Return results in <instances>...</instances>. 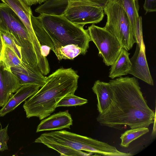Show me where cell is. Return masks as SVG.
<instances>
[{
  "instance_id": "obj_1",
  "label": "cell",
  "mask_w": 156,
  "mask_h": 156,
  "mask_svg": "<svg viewBox=\"0 0 156 156\" xmlns=\"http://www.w3.org/2000/svg\"><path fill=\"white\" fill-rule=\"evenodd\" d=\"M112 91L108 108L99 114L97 121L102 126L121 129L148 127L155 120V113L148 105L137 80L129 77L109 82Z\"/></svg>"
},
{
  "instance_id": "obj_2",
  "label": "cell",
  "mask_w": 156,
  "mask_h": 156,
  "mask_svg": "<svg viewBox=\"0 0 156 156\" xmlns=\"http://www.w3.org/2000/svg\"><path fill=\"white\" fill-rule=\"evenodd\" d=\"M79 77L71 68H59L46 77L44 85L25 101L23 107L27 117L42 120L49 116L64 96L74 94Z\"/></svg>"
},
{
  "instance_id": "obj_3",
  "label": "cell",
  "mask_w": 156,
  "mask_h": 156,
  "mask_svg": "<svg viewBox=\"0 0 156 156\" xmlns=\"http://www.w3.org/2000/svg\"><path fill=\"white\" fill-rule=\"evenodd\" d=\"M37 18L50 37L54 50L66 45L74 44L86 54L91 40L87 29H84L83 27L73 23L63 14L42 13Z\"/></svg>"
},
{
  "instance_id": "obj_4",
  "label": "cell",
  "mask_w": 156,
  "mask_h": 156,
  "mask_svg": "<svg viewBox=\"0 0 156 156\" xmlns=\"http://www.w3.org/2000/svg\"><path fill=\"white\" fill-rule=\"evenodd\" d=\"M34 142L55 143L79 151L107 156H121L123 152L108 144L66 130L42 134Z\"/></svg>"
},
{
  "instance_id": "obj_5",
  "label": "cell",
  "mask_w": 156,
  "mask_h": 156,
  "mask_svg": "<svg viewBox=\"0 0 156 156\" xmlns=\"http://www.w3.org/2000/svg\"><path fill=\"white\" fill-rule=\"evenodd\" d=\"M0 31L11 33L22 48V61L33 64L37 59L33 45L25 26L14 11L3 2L0 3Z\"/></svg>"
},
{
  "instance_id": "obj_6",
  "label": "cell",
  "mask_w": 156,
  "mask_h": 156,
  "mask_svg": "<svg viewBox=\"0 0 156 156\" xmlns=\"http://www.w3.org/2000/svg\"><path fill=\"white\" fill-rule=\"evenodd\" d=\"M107 16L104 28L115 36L127 51L135 43L128 16L123 9L110 0L103 8Z\"/></svg>"
},
{
  "instance_id": "obj_7",
  "label": "cell",
  "mask_w": 156,
  "mask_h": 156,
  "mask_svg": "<svg viewBox=\"0 0 156 156\" xmlns=\"http://www.w3.org/2000/svg\"><path fill=\"white\" fill-rule=\"evenodd\" d=\"M91 41L95 44L99 54L105 65L111 66L119 54L122 46L113 35L101 27L92 24L87 29Z\"/></svg>"
},
{
  "instance_id": "obj_8",
  "label": "cell",
  "mask_w": 156,
  "mask_h": 156,
  "mask_svg": "<svg viewBox=\"0 0 156 156\" xmlns=\"http://www.w3.org/2000/svg\"><path fill=\"white\" fill-rule=\"evenodd\" d=\"M62 14L73 23L84 27L99 23L104 12L103 8L91 5L87 0H72L68 1Z\"/></svg>"
},
{
  "instance_id": "obj_9",
  "label": "cell",
  "mask_w": 156,
  "mask_h": 156,
  "mask_svg": "<svg viewBox=\"0 0 156 156\" xmlns=\"http://www.w3.org/2000/svg\"><path fill=\"white\" fill-rule=\"evenodd\" d=\"M16 13L25 26L29 34L37 58L42 57L40 45L33 30L31 21L33 14L30 6L23 0H1Z\"/></svg>"
},
{
  "instance_id": "obj_10",
  "label": "cell",
  "mask_w": 156,
  "mask_h": 156,
  "mask_svg": "<svg viewBox=\"0 0 156 156\" xmlns=\"http://www.w3.org/2000/svg\"><path fill=\"white\" fill-rule=\"evenodd\" d=\"M130 60L131 66L128 74H131L148 84L153 86L154 81L146 59L144 40L140 45L136 44L135 51Z\"/></svg>"
},
{
  "instance_id": "obj_11",
  "label": "cell",
  "mask_w": 156,
  "mask_h": 156,
  "mask_svg": "<svg viewBox=\"0 0 156 156\" xmlns=\"http://www.w3.org/2000/svg\"><path fill=\"white\" fill-rule=\"evenodd\" d=\"M21 87L19 80L0 60V107H3L13 93Z\"/></svg>"
},
{
  "instance_id": "obj_12",
  "label": "cell",
  "mask_w": 156,
  "mask_h": 156,
  "mask_svg": "<svg viewBox=\"0 0 156 156\" xmlns=\"http://www.w3.org/2000/svg\"><path fill=\"white\" fill-rule=\"evenodd\" d=\"M22 66L11 68L12 73L18 79L21 86L25 84L37 85L40 87L45 84L44 76L37 64L30 65L23 62Z\"/></svg>"
},
{
  "instance_id": "obj_13",
  "label": "cell",
  "mask_w": 156,
  "mask_h": 156,
  "mask_svg": "<svg viewBox=\"0 0 156 156\" xmlns=\"http://www.w3.org/2000/svg\"><path fill=\"white\" fill-rule=\"evenodd\" d=\"M40 87L38 86L32 84L21 86L0 109V117L3 116L14 110L21 103L36 93Z\"/></svg>"
},
{
  "instance_id": "obj_14",
  "label": "cell",
  "mask_w": 156,
  "mask_h": 156,
  "mask_svg": "<svg viewBox=\"0 0 156 156\" xmlns=\"http://www.w3.org/2000/svg\"><path fill=\"white\" fill-rule=\"evenodd\" d=\"M73 119L68 110L60 112L43 120L37 126L36 132L44 131L70 129Z\"/></svg>"
},
{
  "instance_id": "obj_15",
  "label": "cell",
  "mask_w": 156,
  "mask_h": 156,
  "mask_svg": "<svg viewBox=\"0 0 156 156\" xmlns=\"http://www.w3.org/2000/svg\"><path fill=\"white\" fill-rule=\"evenodd\" d=\"M96 95L97 107L99 114H102L108 108L111 101L112 91L109 83L96 81L92 87Z\"/></svg>"
},
{
  "instance_id": "obj_16",
  "label": "cell",
  "mask_w": 156,
  "mask_h": 156,
  "mask_svg": "<svg viewBox=\"0 0 156 156\" xmlns=\"http://www.w3.org/2000/svg\"><path fill=\"white\" fill-rule=\"evenodd\" d=\"M130 54L123 48L116 60L111 65L109 77L112 79L128 74L131 64L129 58Z\"/></svg>"
},
{
  "instance_id": "obj_17",
  "label": "cell",
  "mask_w": 156,
  "mask_h": 156,
  "mask_svg": "<svg viewBox=\"0 0 156 156\" xmlns=\"http://www.w3.org/2000/svg\"><path fill=\"white\" fill-rule=\"evenodd\" d=\"M121 6L126 13L130 23L133 36L139 18L138 0H111Z\"/></svg>"
},
{
  "instance_id": "obj_18",
  "label": "cell",
  "mask_w": 156,
  "mask_h": 156,
  "mask_svg": "<svg viewBox=\"0 0 156 156\" xmlns=\"http://www.w3.org/2000/svg\"><path fill=\"white\" fill-rule=\"evenodd\" d=\"M32 27L41 47L47 46L53 51L54 47L53 43L48 34L41 24L37 17L32 14L31 17Z\"/></svg>"
},
{
  "instance_id": "obj_19",
  "label": "cell",
  "mask_w": 156,
  "mask_h": 156,
  "mask_svg": "<svg viewBox=\"0 0 156 156\" xmlns=\"http://www.w3.org/2000/svg\"><path fill=\"white\" fill-rule=\"evenodd\" d=\"M53 51L59 60L73 59L80 55H84L83 49L74 44H69L54 49Z\"/></svg>"
},
{
  "instance_id": "obj_20",
  "label": "cell",
  "mask_w": 156,
  "mask_h": 156,
  "mask_svg": "<svg viewBox=\"0 0 156 156\" xmlns=\"http://www.w3.org/2000/svg\"><path fill=\"white\" fill-rule=\"evenodd\" d=\"M2 48L0 60L2 61L6 67L9 69L22 66L23 62L20 60L16 53L6 45L2 41Z\"/></svg>"
},
{
  "instance_id": "obj_21",
  "label": "cell",
  "mask_w": 156,
  "mask_h": 156,
  "mask_svg": "<svg viewBox=\"0 0 156 156\" xmlns=\"http://www.w3.org/2000/svg\"><path fill=\"white\" fill-rule=\"evenodd\" d=\"M148 127H142L131 129L121 134L120 137L121 142L120 145L123 147H127L133 140L148 133Z\"/></svg>"
},
{
  "instance_id": "obj_22",
  "label": "cell",
  "mask_w": 156,
  "mask_h": 156,
  "mask_svg": "<svg viewBox=\"0 0 156 156\" xmlns=\"http://www.w3.org/2000/svg\"><path fill=\"white\" fill-rule=\"evenodd\" d=\"M44 144L58 151L60 154V156H86L92 155L94 153L90 152L86 153L81 151L76 150L68 147L55 143H46Z\"/></svg>"
},
{
  "instance_id": "obj_23",
  "label": "cell",
  "mask_w": 156,
  "mask_h": 156,
  "mask_svg": "<svg viewBox=\"0 0 156 156\" xmlns=\"http://www.w3.org/2000/svg\"><path fill=\"white\" fill-rule=\"evenodd\" d=\"M3 43L13 50L22 61V48L14 36L10 33L0 31Z\"/></svg>"
},
{
  "instance_id": "obj_24",
  "label": "cell",
  "mask_w": 156,
  "mask_h": 156,
  "mask_svg": "<svg viewBox=\"0 0 156 156\" xmlns=\"http://www.w3.org/2000/svg\"><path fill=\"white\" fill-rule=\"evenodd\" d=\"M88 102L87 99L74 94H68L64 96L57 103L56 108L60 106H81Z\"/></svg>"
},
{
  "instance_id": "obj_25",
  "label": "cell",
  "mask_w": 156,
  "mask_h": 156,
  "mask_svg": "<svg viewBox=\"0 0 156 156\" xmlns=\"http://www.w3.org/2000/svg\"><path fill=\"white\" fill-rule=\"evenodd\" d=\"M9 124L4 128L0 129V151L8 149L7 142L9 137L8 133Z\"/></svg>"
},
{
  "instance_id": "obj_26",
  "label": "cell",
  "mask_w": 156,
  "mask_h": 156,
  "mask_svg": "<svg viewBox=\"0 0 156 156\" xmlns=\"http://www.w3.org/2000/svg\"><path fill=\"white\" fill-rule=\"evenodd\" d=\"M133 37L137 44L140 45L142 41L143 40L142 35V17L139 16L138 19Z\"/></svg>"
},
{
  "instance_id": "obj_27",
  "label": "cell",
  "mask_w": 156,
  "mask_h": 156,
  "mask_svg": "<svg viewBox=\"0 0 156 156\" xmlns=\"http://www.w3.org/2000/svg\"><path fill=\"white\" fill-rule=\"evenodd\" d=\"M143 7L147 12H155L156 0H145Z\"/></svg>"
},
{
  "instance_id": "obj_28",
  "label": "cell",
  "mask_w": 156,
  "mask_h": 156,
  "mask_svg": "<svg viewBox=\"0 0 156 156\" xmlns=\"http://www.w3.org/2000/svg\"><path fill=\"white\" fill-rule=\"evenodd\" d=\"M110 0H87L91 5L103 8Z\"/></svg>"
},
{
  "instance_id": "obj_29",
  "label": "cell",
  "mask_w": 156,
  "mask_h": 156,
  "mask_svg": "<svg viewBox=\"0 0 156 156\" xmlns=\"http://www.w3.org/2000/svg\"><path fill=\"white\" fill-rule=\"evenodd\" d=\"M2 41L1 38V37L0 34V57L1 56V51L2 50Z\"/></svg>"
},
{
  "instance_id": "obj_30",
  "label": "cell",
  "mask_w": 156,
  "mask_h": 156,
  "mask_svg": "<svg viewBox=\"0 0 156 156\" xmlns=\"http://www.w3.org/2000/svg\"><path fill=\"white\" fill-rule=\"evenodd\" d=\"M0 126H1V124L0 122Z\"/></svg>"
}]
</instances>
